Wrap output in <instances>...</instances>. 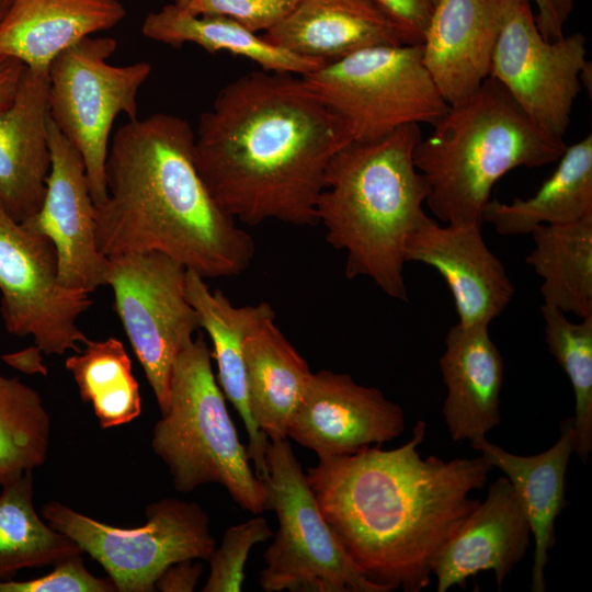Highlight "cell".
<instances>
[{
	"mask_svg": "<svg viewBox=\"0 0 592 592\" xmlns=\"http://www.w3.org/2000/svg\"><path fill=\"white\" fill-rule=\"evenodd\" d=\"M303 76L258 70L227 83L194 130L197 170L236 220L315 226L332 157L352 141Z\"/></svg>",
	"mask_w": 592,
	"mask_h": 592,
	"instance_id": "1",
	"label": "cell"
},
{
	"mask_svg": "<svg viewBox=\"0 0 592 592\" xmlns=\"http://www.w3.org/2000/svg\"><path fill=\"white\" fill-rule=\"evenodd\" d=\"M426 423L395 449L364 447L319 458L307 481L349 557L372 582L390 592H420L430 583L441 547L479 504L492 466L475 458L423 459Z\"/></svg>",
	"mask_w": 592,
	"mask_h": 592,
	"instance_id": "2",
	"label": "cell"
},
{
	"mask_svg": "<svg viewBox=\"0 0 592 592\" xmlns=\"http://www.w3.org/2000/svg\"><path fill=\"white\" fill-rule=\"evenodd\" d=\"M105 181L94 221L106 258L161 252L205 280L236 276L251 264L254 241L205 185L184 118L155 113L119 126Z\"/></svg>",
	"mask_w": 592,
	"mask_h": 592,
	"instance_id": "3",
	"label": "cell"
},
{
	"mask_svg": "<svg viewBox=\"0 0 592 592\" xmlns=\"http://www.w3.org/2000/svg\"><path fill=\"white\" fill-rule=\"evenodd\" d=\"M421 138L420 125L412 124L350 141L330 160L316 207L326 240L346 254V278L366 276L402 301L405 243L428 216L429 185L413 162Z\"/></svg>",
	"mask_w": 592,
	"mask_h": 592,
	"instance_id": "4",
	"label": "cell"
},
{
	"mask_svg": "<svg viewBox=\"0 0 592 592\" xmlns=\"http://www.w3.org/2000/svg\"><path fill=\"white\" fill-rule=\"evenodd\" d=\"M413 149L429 185L425 204L445 224L482 226L493 185L511 170L559 160L563 138L539 128L503 86L489 77L471 94L448 105Z\"/></svg>",
	"mask_w": 592,
	"mask_h": 592,
	"instance_id": "5",
	"label": "cell"
},
{
	"mask_svg": "<svg viewBox=\"0 0 592 592\" xmlns=\"http://www.w3.org/2000/svg\"><path fill=\"white\" fill-rule=\"evenodd\" d=\"M212 350L202 332L177 356L168 407L153 426L151 447L167 465L174 488L191 492L219 483L252 514L265 511L266 488L250 467L213 373Z\"/></svg>",
	"mask_w": 592,
	"mask_h": 592,
	"instance_id": "6",
	"label": "cell"
},
{
	"mask_svg": "<svg viewBox=\"0 0 592 592\" xmlns=\"http://www.w3.org/2000/svg\"><path fill=\"white\" fill-rule=\"evenodd\" d=\"M265 510L278 528L265 549L260 585L265 592H385L346 554L323 517L287 439L269 441Z\"/></svg>",
	"mask_w": 592,
	"mask_h": 592,
	"instance_id": "7",
	"label": "cell"
},
{
	"mask_svg": "<svg viewBox=\"0 0 592 592\" xmlns=\"http://www.w3.org/2000/svg\"><path fill=\"white\" fill-rule=\"evenodd\" d=\"M303 77L342 117L353 140L406 125L433 126L448 109L423 64L421 44L368 47Z\"/></svg>",
	"mask_w": 592,
	"mask_h": 592,
	"instance_id": "8",
	"label": "cell"
},
{
	"mask_svg": "<svg viewBox=\"0 0 592 592\" xmlns=\"http://www.w3.org/2000/svg\"><path fill=\"white\" fill-rule=\"evenodd\" d=\"M112 37L87 36L60 53L48 67V113L80 151L94 206L106 200L105 163L117 115L138 118V92L152 66H114Z\"/></svg>",
	"mask_w": 592,
	"mask_h": 592,
	"instance_id": "9",
	"label": "cell"
},
{
	"mask_svg": "<svg viewBox=\"0 0 592 592\" xmlns=\"http://www.w3.org/2000/svg\"><path fill=\"white\" fill-rule=\"evenodd\" d=\"M145 514V524L119 527L58 501L42 508L47 524L95 559L119 592L156 591V581L170 565L208 560L216 548L209 517L195 502L163 498L150 503Z\"/></svg>",
	"mask_w": 592,
	"mask_h": 592,
	"instance_id": "10",
	"label": "cell"
},
{
	"mask_svg": "<svg viewBox=\"0 0 592 592\" xmlns=\"http://www.w3.org/2000/svg\"><path fill=\"white\" fill-rule=\"evenodd\" d=\"M185 277L186 269L161 252L109 258L115 310L161 414L168 407L173 363L201 330L186 298Z\"/></svg>",
	"mask_w": 592,
	"mask_h": 592,
	"instance_id": "11",
	"label": "cell"
},
{
	"mask_svg": "<svg viewBox=\"0 0 592 592\" xmlns=\"http://www.w3.org/2000/svg\"><path fill=\"white\" fill-rule=\"evenodd\" d=\"M0 312L10 334L32 337L45 354L80 352L89 341L78 320L89 292L64 286L52 241L25 229L0 203Z\"/></svg>",
	"mask_w": 592,
	"mask_h": 592,
	"instance_id": "12",
	"label": "cell"
},
{
	"mask_svg": "<svg viewBox=\"0 0 592 592\" xmlns=\"http://www.w3.org/2000/svg\"><path fill=\"white\" fill-rule=\"evenodd\" d=\"M531 0H513L493 50L490 76L543 130L563 138L581 75L591 65L587 37L577 32L548 41L539 33Z\"/></svg>",
	"mask_w": 592,
	"mask_h": 592,
	"instance_id": "13",
	"label": "cell"
},
{
	"mask_svg": "<svg viewBox=\"0 0 592 592\" xmlns=\"http://www.w3.org/2000/svg\"><path fill=\"white\" fill-rule=\"evenodd\" d=\"M52 166L39 209L20 223L48 238L57 254L59 282L72 289L93 292L107 285L109 258L95 239V206L80 151L48 117Z\"/></svg>",
	"mask_w": 592,
	"mask_h": 592,
	"instance_id": "14",
	"label": "cell"
},
{
	"mask_svg": "<svg viewBox=\"0 0 592 592\" xmlns=\"http://www.w3.org/2000/svg\"><path fill=\"white\" fill-rule=\"evenodd\" d=\"M406 430L402 408L349 374L312 373L293 413L287 437L319 458L343 456L390 442Z\"/></svg>",
	"mask_w": 592,
	"mask_h": 592,
	"instance_id": "15",
	"label": "cell"
},
{
	"mask_svg": "<svg viewBox=\"0 0 592 592\" xmlns=\"http://www.w3.org/2000/svg\"><path fill=\"white\" fill-rule=\"evenodd\" d=\"M406 262L435 269L446 282L464 326L487 325L499 317L514 296V285L503 263L486 244L481 226H440L426 216L408 235Z\"/></svg>",
	"mask_w": 592,
	"mask_h": 592,
	"instance_id": "16",
	"label": "cell"
},
{
	"mask_svg": "<svg viewBox=\"0 0 592 592\" xmlns=\"http://www.w3.org/2000/svg\"><path fill=\"white\" fill-rule=\"evenodd\" d=\"M531 527L506 477L488 488L486 499L464 519L437 551L432 574L436 591L466 587L469 577L492 570L498 590L512 569L526 556Z\"/></svg>",
	"mask_w": 592,
	"mask_h": 592,
	"instance_id": "17",
	"label": "cell"
},
{
	"mask_svg": "<svg viewBox=\"0 0 592 592\" xmlns=\"http://www.w3.org/2000/svg\"><path fill=\"white\" fill-rule=\"evenodd\" d=\"M513 0H439L421 42L422 60L445 102L489 78L493 50Z\"/></svg>",
	"mask_w": 592,
	"mask_h": 592,
	"instance_id": "18",
	"label": "cell"
},
{
	"mask_svg": "<svg viewBox=\"0 0 592 592\" xmlns=\"http://www.w3.org/2000/svg\"><path fill=\"white\" fill-rule=\"evenodd\" d=\"M48 69L25 66L13 102L0 112V203L18 223L41 207L52 158Z\"/></svg>",
	"mask_w": 592,
	"mask_h": 592,
	"instance_id": "19",
	"label": "cell"
},
{
	"mask_svg": "<svg viewBox=\"0 0 592 592\" xmlns=\"http://www.w3.org/2000/svg\"><path fill=\"white\" fill-rule=\"evenodd\" d=\"M487 325L456 323L439 364L446 387L442 413L451 437L470 444L501 423L504 363Z\"/></svg>",
	"mask_w": 592,
	"mask_h": 592,
	"instance_id": "20",
	"label": "cell"
},
{
	"mask_svg": "<svg viewBox=\"0 0 592 592\" xmlns=\"http://www.w3.org/2000/svg\"><path fill=\"white\" fill-rule=\"evenodd\" d=\"M186 298L194 308L201 329L208 334L216 360V379L225 397L236 408L242 419L248 436L247 446L255 476L265 481L269 468L265 459L269 445L267 435L254 423L248 402L243 344L247 337L267 320L275 319L271 304L235 306L219 291H210L204 277L186 270Z\"/></svg>",
	"mask_w": 592,
	"mask_h": 592,
	"instance_id": "21",
	"label": "cell"
},
{
	"mask_svg": "<svg viewBox=\"0 0 592 592\" xmlns=\"http://www.w3.org/2000/svg\"><path fill=\"white\" fill-rule=\"evenodd\" d=\"M470 446L505 474L522 505L534 537L532 592H545V568L556 544L555 522L566 506V474L574 453L572 417L560 423V435L548 449L516 455L482 439Z\"/></svg>",
	"mask_w": 592,
	"mask_h": 592,
	"instance_id": "22",
	"label": "cell"
},
{
	"mask_svg": "<svg viewBox=\"0 0 592 592\" xmlns=\"http://www.w3.org/2000/svg\"><path fill=\"white\" fill-rule=\"evenodd\" d=\"M263 37L322 62L373 46L409 44L372 0H298Z\"/></svg>",
	"mask_w": 592,
	"mask_h": 592,
	"instance_id": "23",
	"label": "cell"
},
{
	"mask_svg": "<svg viewBox=\"0 0 592 592\" xmlns=\"http://www.w3.org/2000/svg\"><path fill=\"white\" fill-rule=\"evenodd\" d=\"M125 15L118 0H11L0 23V56L48 69L60 53Z\"/></svg>",
	"mask_w": 592,
	"mask_h": 592,
	"instance_id": "24",
	"label": "cell"
},
{
	"mask_svg": "<svg viewBox=\"0 0 592 592\" xmlns=\"http://www.w3.org/2000/svg\"><path fill=\"white\" fill-rule=\"evenodd\" d=\"M274 320L259 326L243 344L249 410L270 441L287 439L289 420L312 374Z\"/></svg>",
	"mask_w": 592,
	"mask_h": 592,
	"instance_id": "25",
	"label": "cell"
},
{
	"mask_svg": "<svg viewBox=\"0 0 592 592\" xmlns=\"http://www.w3.org/2000/svg\"><path fill=\"white\" fill-rule=\"evenodd\" d=\"M592 215V135L567 146L553 174L536 193L512 203L489 200L482 220L499 235H530L540 225L567 224Z\"/></svg>",
	"mask_w": 592,
	"mask_h": 592,
	"instance_id": "26",
	"label": "cell"
},
{
	"mask_svg": "<svg viewBox=\"0 0 592 592\" xmlns=\"http://www.w3.org/2000/svg\"><path fill=\"white\" fill-rule=\"evenodd\" d=\"M141 32L147 38L174 48L192 43L208 53L239 56L267 71L305 76L326 64L277 46L228 18L193 14L173 2L149 13Z\"/></svg>",
	"mask_w": 592,
	"mask_h": 592,
	"instance_id": "27",
	"label": "cell"
},
{
	"mask_svg": "<svg viewBox=\"0 0 592 592\" xmlns=\"http://www.w3.org/2000/svg\"><path fill=\"white\" fill-rule=\"evenodd\" d=\"M530 235L535 246L526 263L543 280L544 305L580 319L592 316V215L540 225Z\"/></svg>",
	"mask_w": 592,
	"mask_h": 592,
	"instance_id": "28",
	"label": "cell"
},
{
	"mask_svg": "<svg viewBox=\"0 0 592 592\" xmlns=\"http://www.w3.org/2000/svg\"><path fill=\"white\" fill-rule=\"evenodd\" d=\"M83 554L68 536L55 531L34 506L33 473L2 486L0 492V581L25 568L54 565Z\"/></svg>",
	"mask_w": 592,
	"mask_h": 592,
	"instance_id": "29",
	"label": "cell"
},
{
	"mask_svg": "<svg viewBox=\"0 0 592 592\" xmlns=\"http://www.w3.org/2000/svg\"><path fill=\"white\" fill-rule=\"evenodd\" d=\"M84 345L66 360L65 367L72 374L82 401L91 403L100 426H119L138 418L139 385L124 344L110 337Z\"/></svg>",
	"mask_w": 592,
	"mask_h": 592,
	"instance_id": "30",
	"label": "cell"
},
{
	"mask_svg": "<svg viewBox=\"0 0 592 592\" xmlns=\"http://www.w3.org/2000/svg\"><path fill=\"white\" fill-rule=\"evenodd\" d=\"M50 440V417L41 395L0 373V486L41 467Z\"/></svg>",
	"mask_w": 592,
	"mask_h": 592,
	"instance_id": "31",
	"label": "cell"
},
{
	"mask_svg": "<svg viewBox=\"0 0 592 592\" xmlns=\"http://www.w3.org/2000/svg\"><path fill=\"white\" fill-rule=\"evenodd\" d=\"M548 351L567 374L574 394V453L583 463L592 451V316L572 322L567 314L542 305Z\"/></svg>",
	"mask_w": 592,
	"mask_h": 592,
	"instance_id": "32",
	"label": "cell"
},
{
	"mask_svg": "<svg viewBox=\"0 0 592 592\" xmlns=\"http://www.w3.org/2000/svg\"><path fill=\"white\" fill-rule=\"evenodd\" d=\"M273 536L266 520L257 514L226 528L220 545L208 558L210 572L203 592H239L244 581V566L251 548Z\"/></svg>",
	"mask_w": 592,
	"mask_h": 592,
	"instance_id": "33",
	"label": "cell"
},
{
	"mask_svg": "<svg viewBox=\"0 0 592 592\" xmlns=\"http://www.w3.org/2000/svg\"><path fill=\"white\" fill-rule=\"evenodd\" d=\"M180 8L200 15L228 18L258 33L280 23L298 0H172Z\"/></svg>",
	"mask_w": 592,
	"mask_h": 592,
	"instance_id": "34",
	"label": "cell"
},
{
	"mask_svg": "<svg viewBox=\"0 0 592 592\" xmlns=\"http://www.w3.org/2000/svg\"><path fill=\"white\" fill-rule=\"evenodd\" d=\"M42 577L18 581H0V592H115L111 579L93 576L86 567L82 554L64 557Z\"/></svg>",
	"mask_w": 592,
	"mask_h": 592,
	"instance_id": "35",
	"label": "cell"
},
{
	"mask_svg": "<svg viewBox=\"0 0 592 592\" xmlns=\"http://www.w3.org/2000/svg\"><path fill=\"white\" fill-rule=\"evenodd\" d=\"M403 33L409 44H421L433 4L429 0H372Z\"/></svg>",
	"mask_w": 592,
	"mask_h": 592,
	"instance_id": "36",
	"label": "cell"
},
{
	"mask_svg": "<svg viewBox=\"0 0 592 592\" xmlns=\"http://www.w3.org/2000/svg\"><path fill=\"white\" fill-rule=\"evenodd\" d=\"M535 2L536 26L545 39L553 41L563 35L565 25L572 13L573 0H531Z\"/></svg>",
	"mask_w": 592,
	"mask_h": 592,
	"instance_id": "37",
	"label": "cell"
},
{
	"mask_svg": "<svg viewBox=\"0 0 592 592\" xmlns=\"http://www.w3.org/2000/svg\"><path fill=\"white\" fill-rule=\"evenodd\" d=\"M202 572L203 563L197 559L172 563L160 574L155 589L162 592H192Z\"/></svg>",
	"mask_w": 592,
	"mask_h": 592,
	"instance_id": "38",
	"label": "cell"
},
{
	"mask_svg": "<svg viewBox=\"0 0 592 592\" xmlns=\"http://www.w3.org/2000/svg\"><path fill=\"white\" fill-rule=\"evenodd\" d=\"M24 69L21 60L0 56V112L13 102Z\"/></svg>",
	"mask_w": 592,
	"mask_h": 592,
	"instance_id": "39",
	"label": "cell"
},
{
	"mask_svg": "<svg viewBox=\"0 0 592 592\" xmlns=\"http://www.w3.org/2000/svg\"><path fill=\"white\" fill-rule=\"evenodd\" d=\"M42 351L35 345L23 351L5 354L2 360L12 367L24 373L34 374L41 373L46 375L47 369L42 363Z\"/></svg>",
	"mask_w": 592,
	"mask_h": 592,
	"instance_id": "40",
	"label": "cell"
},
{
	"mask_svg": "<svg viewBox=\"0 0 592 592\" xmlns=\"http://www.w3.org/2000/svg\"><path fill=\"white\" fill-rule=\"evenodd\" d=\"M11 0H0V23L3 20Z\"/></svg>",
	"mask_w": 592,
	"mask_h": 592,
	"instance_id": "41",
	"label": "cell"
},
{
	"mask_svg": "<svg viewBox=\"0 0 592 592\" xmlns=\"http://www.w3.org/2000/svg\"><path fill=\"white\" fill-rule=\"evenodd\" d=\"M429 1H430V2L433 4V7H434V5L437 3L439 0H429Z\"/></svg>",
	"mask_w": 592,
	"mask_h": 592,
	"instance_id": "42",
	"label": "cell"
}]
</instances>
